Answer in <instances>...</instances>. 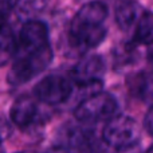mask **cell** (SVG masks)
Returning a JSON list of instances; mask_svg holds the SVG:
<instances>
[{
    "label": "cell",
    "instance_id": "6da1fadb",
    "mask_svg": "<svg viewBox=\"0 0 153 153\" xmlns=\"http://www.w3.org/2000/svg\"><path fill=\"white\" fill-rule=\"evenodd\" d=\"M106 16L108 7L100 0H93L79 8L69 30V45L75 53L82 54L105 40L108 30L103 22Z\"/></svg>",
    "mask_w": 153,
    "mask_h": 153
},
{
    "label": "cell",
    "instance_id": "7a4b0ae2",
    "mask_svg": "<svg viewBox=\"0 0 153 153\" xmlns=\"http://www.w3.org/2000/svg\"><path fill=\"white\" fill-rule=\"evenodd\" d=\"M54 58L50 45L28 53L16 54L8 73V83L12 86L24 85L42 71H45Z\"/></svg>",
    "mask_w": 153,
    "mask_h": 153
},
{
    "label": "cell",
    "instance_id": "3957f363",
    "mask_svg": "<svg viewBox=\"0 0 153 153\" xmlns=\"http://www.w3.org/2000/svg\"><path fill=\"white\" fill-rule=\"evenodd\" d=\"M102 138L110 148L126 152L140 144V126L128 116H117L109 120L102 132Z\"/></svg>",
    "mask_w": 153,
    "mask_h": 153
},
{
    "label": "cell",
    "instance_id": "277c9868",
    "mask_svg": "<svg viewBox=\"0 0 153 153\" xmlns=\"http://www.w3.org/2000/svg\"><path fill=\"white\" fill-rule=\"evenodd\" d=\"M118 103L109 93H94L78 103L74 116L81 122H100L111 120L117 113Z\"/></svg>",
    "mask_w": 153,
    "mask_h": 153
},
{
    "label": "cell",
    "instance_id": "5b68a950",
    "mask_svg": "<svg viewBox=\"0 0 153 153\" xmlns=\"http://www.w3.org/2000/svg\"><path fill=\"white\" fill-rule=\"evenodd\" d=\"M74 81L69 76L51 74L36 83L34 94L40 102L46 105H59L69 100L73 93Z\"/></svg>",
    "mask_w": 153,
    "mask_h": 153
},
{
    "label": "cell",
    "instance_id": "8992f818",
    "mask_svg": "<svg viewBox=\"0 0 153 153\" xmlns=\"http://www.w3.org/2000/svg\"><path fill=\"white\" fill-rule=\"evenodd\" d=\"M105 71L106 65L101 55H85L73 69L71 79L79 87L101 86Z\"/></svg>",
    "mask_w": 153,
    "mask_h": 153
},
{
    "label": "cell",
    "instance_id": "52a82bcc",
    "mask_svg": "<svg viewBox=\"0 0 153 153\" xmlns=\"http://www.w3.org/2000/svg\"><path fill=\"white\" fill-rule=\"evenodd\" d=\"M48 45L47 26L39 20H30L22 26L18 35V47L16 54L28 53Z\"/></svg>",
    "mask_w": 153,
    "mask_h": 153
},
{
    "label": "cell",
    "instance_id": "ba28073f",
    "mask_svg": "<svg viewBox=\"0 0 153 153\" xmlns=\"http://www.w3.org/2000/svg\"><path fill=\"white\" fill-rule=\"evenodd\" d=\"M10 117L13 124L20 129H31L39 121V109L31 97L23 95L13 102Z\"/></svg>",
    "mask_w": 153,
    "mask_h": 153
},
{
    "label": "cell",
    "instance_id": "9c48e42d",
    "mask_svg": "<svg viewBox=\"0 0 153 153\" xmlns=\"http://www.w3.org/2000/svg\"><path fill=\"white\" fill-rule=\"evenodd\" d=\"M129 91L145 103H153V70L141 71L129 79Z\"/></svg>",
    "mask_w": 153,
    "mask_h": 153
},
{
    "label": "cell",
    "instance_id": "30bf717a",
    "mask_svg": "<svg viewBox=\"0 0 153 153\" xmlns=\"http://www.w3.org/2000/svg\"><path fill=\"white\" fill-rule=\"evenodd\" d=\"M140 16V4L136 0H121L116 7V22L122 31L132 28Z\"/></svg>",
    "mask_w": 153,
    "mask_h": 153
},
{
    "label": "cell",
    "instance_id": "8fae6325",
    "mask_svg": "<svg viewBox=\"0 0 153 153\" xmlns=\"http://www.w3.org/2000/svg\"><path fill=\"white\" fill-rule=\"evenodd\" d=\"M133 42L137 45H153V12H144L140 16Z\"/></svg>",
    "mask_w": 153,
    "mask_h": 153
},
{
    "label": "cell",
    "instance_id": "7c38bea8",
    "mask_svg": "<svg viewBox=\"0 0 153 153\" xmlns=\"http://www.w3.org/2000/svg\"><path fill=\"white\" fill-rule=\"evenodd\" d=\"M0 47H1V65H5L8 61L13 59L18 47V38L13 35L12 28L7 22H3Z\"/></svg>",
    "mask_w": 153,
    "mask_h": 153
},
{
    "label": "cell",
    "instance_id": "4fadbf2b",
    "mask_svg": "<svg viewBox=\"0 0 153 153\" xmlns=\"http://www.w3.org/2000/svg\"><path fill=\"white\" fill-rule=\"evenodd\" d=\"M50 0H13V7L23 13H35L42 11Z\"/></svg>",
    "mask_w": 153,
    "mask_h": 153
},
{
    "label": "cell",
    "instance_id": "5bb4252c",
    "mask_svg": "<svg viewBox=\"0 0 153 153\" xmlns=\"http://www.w3.org/2000/svg\"><path fill=\"white\" fill-rule=\"evenodd\" d=\"M144 126H145V130L148 132V134L153 136V105L152 108L148 110L145 116V120H144Z\"/></svg>",
    "mask_w": 153,
    "mask_h": 153
},
{
    "label": "cell",
    "instance_id": "9a60e30c",
    "mask_svg": "<svg viewBox=\"0 0 153 153\" xmlns=\"http://www.w3.org/2000/svg\"><path fill=\"white\" fill-rule=\"evenodd\" d=\"M40 153H70V151H67L65 146L58 145V144H56L55 146H51V148L46 149V151H43V152H40Z\"/></svg>",
    "mask_w": 153,
    "mask_h": 153
},
{
    "label": "cell",
    "instance_id": "2e32d148",
    "mask_svg": "<svg viewBox=\"0 0 153 153\" xmlns=\"http://www.w3.org/2000/svg\"><path fill=\"white\" fill-rule=\"evenodd\" d=\"M145 153H153V145H152L151 148H149V149H148V151H146Z\"/></svg>",
    "mask_w": 153,
    "mask_h": 153
},
{
    "label": "cell",
    "instance_id": "e0dca14e",
    "mask_svg": "<svg viewBox=\"0 0 153 153\" xmlns=\"http://www.w3.org/2000/svg\"><path fill=\"white\" fill-rule=\"evenodd\" d=\"M19 153H24V152H19Z\"/></svg>",
    "mask_w": 153,
    "mask_h": 153
}]
</instances>
